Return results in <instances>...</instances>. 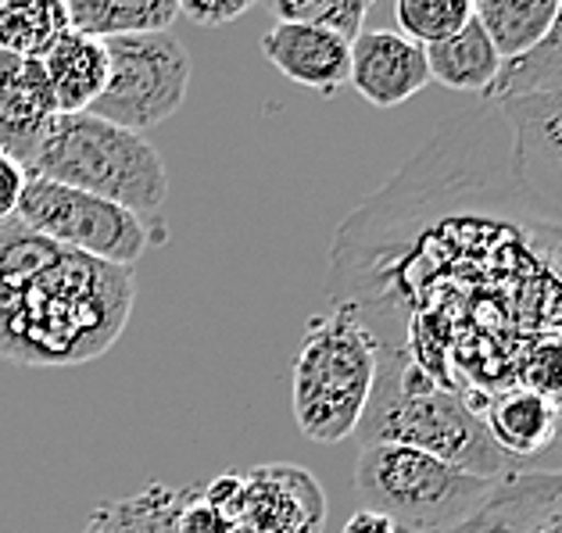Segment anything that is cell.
<instances>
[{
  "label": "cell",
  "mask_w": 562,
  "mask_h": 533,
  "mask_svg": "<svg viewBox=\"0 0 562 533\" xmlns=\"http://www.w3.org/2000/svg\"><path fill=\"white\" fill-rule=\"evenodd\" d=\"M555 11L559 0H473V15L484 25L502 61H513L530 47H538Z\"/></svg>",
  "instance_id": "ac0fdd59"
},
{
  "label": "cell",
  "mask_w": 562,
  "mask_h": 533,
  "mask_svg": "<svg viewBox=\"0 0 562 533\" xmlns=\"http://www.w3.org/2000/svg\"><path fill=\"white\" fill-rule=\"evenodd\" d=\"M176 519H180V490L147 484L130 498L98 504L83 533H180Z\"/></svg>",
  "instance_id": "ffe728a7"
},
{
  "label": "cell",
  "mask_w": 562,
  "mask_h": 533,
  "mask_svg": "<svg viewBox=\"0 0 562 533\" xmlns=\"http://www.w3.org/2000/svg\"><path fill=\"white\" fill-rule=\"evenodd\" d=\"M269 15L277 22L315 25V30L337 33L345 39H359L366 30L369 4L366 0H269Z\"/></svg>",
  "instance_id": "7402d4cb"
},
{
  "label": "cell",
  "mask_w": 562,
  "mask_h": 533,
  "mask_svg": "<svg viewBox=\"0 0 562 533\" xmlns=\"http://www.w3.org/2000/svg\"><path fill=\"white\" fill-rule=\"evenodd\" d=\"M30 175L83 190L140 215L158 243H166L169 172L158 147L140 133L112 126L98 115H58L40 144Z\"/></svg>",
  "instance_id": "3957f363"
},
{
  "label": "cell",
  "mask_w": 562,
  "mask_h": 533,
  "mask_svg": "<svg viewBox=\"0 0 562 533\" xmlns=\"http://www.w3.org/2000/svg\"><path fill=\"white\" fill-rule=\"evenodd\" d=\"M240 476V533H319L326 519V495L305 466L266 462Z\"/></svg>",
  "instance_id": "9c48e42d"
},
{
  "label": "cell",
  "mask_w": 562,
  "mask_h": 533,
  "mask_svg": "<svg viewBox=\"0 0 562 533\" xmlns=\"http://www.w3.org/2000/svg\"><path fill=\"white\" fill-rule=\"evenodd\" d=\"M498 480L462 473L427 451L369 444L355 466L362 509L387 515L397 533H448L465 523Z\"/></svg>",
  "instance_id": "5b68a950"
},
{
  "label": "cell",
  "mask_w": 562,
  "mask_h": 533,
  "mask_svg": "<svg viewBox=\"0 0 562 533\" xmlns=\"http://www.w3.org/2000/svg\"><path fill=\"white\" fill-rule=\"evenodd\" d=\"M373 107H397L430 87L427 47L394 30H362L351 44V79Z\"/></svg>",
  "instance_id": "7c38bea8"
},
{
  "label": "cell",
  "mask_w": 562,
  "mask_h": 533,
  "mask_svg": "<svg viewBox=\"0 0 562 533\" xmlns=\"http://www.w3.org/2000/svg\"><path fill=\"white\" fill-rule=\"evenodd\" d=\"M15 218L68 251L122 269H133L150 243H158L150 226L130 208L83 194V190L40 180V175H30L25 183Z\"/></svg>",
  "instance_id": "52a82bcc"
},
{
  "label": "cell",
  "mask_w": 562,
  "mask_h": 533,
  "mask_svg": "<svg viewBox=\"0 0 562 533\" xmlns=\"http://www.w3.org/2000/svg\"><path fill=\"white\" fill-rule=\"evenodd\" d=\"M133 269L68 251L19 218L0 223V354L19 365H83L133 311Z\"/></svg>",
  "instance_id": "6da1fadb"
},
{
  "label": "cell",
  "mask_w": 562,
  "mask_h": 533,
  "mask_svg": "<svg viewBox=\"0 0 562 533\" xmlns=\"http://www.w3.org/2000/svg\"><path fill=\"white\" fill-rule=\"evenodd\" d=\"M262 54L291 83L334 98L351 79V39L315 25L277 22L262 36Z\"/></svg>",
  "instance_id": "4fadbf2b"
},
{
  "label": "cell",
  "mask_w": 562,
  "mask_h": 533,
  "mask_svg": "<svg viewBox=\"0 0 562 533\" xmlns=\"http://www.w3.org/2000/svg\"><path fill=\"white\" fill-rule=\"evenodd\" d=\"M68 25L76 33L108 39L169 33V25L180 19L176 0H68Z\"/></svg>",
  "instance_id": "2e32d148"
},
{
  "label": "cell",
  "mask_w": 562,
  "mask_h": 533,
  "mask_svg": "<svg viewBox=\"0 0 562 533\" xmlns=\"http://www.w3.org/2000/svg\"><path fill=\"white\" fill-rule=\"evenodd\" d=\"M44 72L50 79L58 112L83 115L108 87V47L101 39L68 30L44 58Z\"/></svg>",
  "instance_id": "5bb4252c"
},
{
  "label": "cell",
  "mask_w": 562,
  "mask_h": 533,
  "mask_svg": "<svg viewBox=\"0 0 562 533\" xmlns=\"http://www.w3.org/2000/svg\"><path fill=\"white\" fill-rule=\"evenodd\" d=\"M427 61L430 79H437L441 87L459 93H480V98H487L505 65L495 44H491V36L484 33V25L476 22V15L456 36L427 47Z\"/></svg>",
  "instance_id": "9a60e30c"
},
{
  "label": "cell",
  "mask_w": 562,
  "mask_h": 533,
  "mask_svg": "<svg viewBox=\"0 0 562 533\" xmlns=\"http://www.w3.org/2000/svg\"><path fill=\"white\" fill-rule=\"evenodd\" d=\"M555 93H562V0L541 44L502 65L487 101L502 104L519 98H555Z\"/></svg>",
  "instance_id": "e0dca14e"
},
{
  "label": "cell",
  "mask_w": 562,
  "mask_h": 533,
  "mask_svg": "<svg viewBox=\"0 0 562 533\" xmlns=\"http://www.w3.org/2000/svg\"><path fill=\"white\" fill-rule=\"evenodd\" d=\"M359 441L362 447L402 444L427 451L484 480H505L516 473L513 458L487 433L484 416H476L459 394L441 387L397 348H380V373L359 422Z\"/></svg>",
  "instance_id": "7a4b0ae2"
},
{
  "label": "cell",
  "mask_w": 562,
  "mask_h": 533,
  "mask_svg": "<svg viewBox=\"0 0 562 533\" xmlns=\"http://www.w3.org/2000/svg\"><path fill=\"white\" fill-rule=\"evenodd\" d=\"M72 30L61 0H4L0 4V50L44 61L54 44Z\"/></svg>",
  "instance_id": "d6986e66"
},
{
  "label": "cell",
  "mask_w": 562,
  "mask_h": 533,
  "mask_svg": "<svg viewBox=\"0 0 562 533\" xmlns=\"http://www.w3.org/2000/svg\"><path fill=\"white\" fill-rule=\"evenodd\" d=\"M25 183H30V169L15 158L0 155V223H11L19 215Z\"/></svg>",
  "instance_id": "d4e9b609"
},
{
  "label": "cell",
  "mask_w": 562,
  "mask_h": 533,
  "mask_svg": "<svg viewBox=\"0 0 562 533\" xmlns=\"http://www.w3.org/2000/svg\"><path fill=\"white\" fill-rule=\"evenodd\" d=\"M340 533H397V526L391 523L387 515H380V512H369V509H359L355 512L348 523H345V530Z\"/></svg>",
  "instance_id": "4316f807"
},
{
  "label": "cell",
  "mask_w": 562,
  "mask_h": 533,
  "mask_svg": "<svg viewBox=\"0 0 562 533\" xmlns=\"http://www.w3.org/2000/svg\"><path fill=\"white\" fill-rule=\"evenodd\" d=\"M248 11H251V0H183L180 4V15L204 25V30L237 22L240 15H248Z\"/></svg>",
  "instance_id": "cb8c5ba5"
},
{
  "label": "cell",
  "mask_w": 562,
  "mask_h": 533,
  "mask_svg": "<svg viewBox=\"0 0 562 533\" xmlns=\"http://www.w3.org/2000/svg\"><path fill=\"white\" fill-rule=\"evenodd\" d=\"M180 533H237V523L226 519L218 509H212L201 498V490H180Z\"/></svg>",
  "instance_id": "603a6c76"
},
{
  "label": "cell",
  "mask_w": 562,
  "mask_h": 533,
  "mask_svg": "<svg viewBox=\"0 0 562 533\" xmlns=\"http://www.w3.org/2000/svg\"><path fill=\"white\" fill-rule=\"evenodd\" d=\"M513 129V183L527 208L562 229V93L502 101Z\"/></svg>",
  "instance_id": "ba28073f"
},
{
  "label": "cell",
  "mask_w": 562,
  "mask_h": 533,
  "mask_svg": "<svg viewBox=\"0 0 562 533\" xmlns=\"http://www.w3.org/2000/svg\"><path fill=\"white\" fill-rule=\"evenodd\" d=\"M104 47L108 87L90 115L144 136L180 112L190 87V54L172 33L122 36Z\"/></svg>",
  "instance_id": "8992f818"
},
{
  "label": "cell",
  "mask_w": 562,
  "mask_h": 533,
  "mask_svg": "<svg viewBox=\"0 0 562 533\" xmlns=\"http://www.w3.org/2000/svg\"><path fill=\"white\" fill-rule=\"evenodd\" d=\"M380 373V344L359 316L340 300L334 311L315 316L294 362V422L315 444H337L359 433L366 405Z\"/></svg>",
  "instance_id": "277c9868"
},
{
  "label": "cell",
  "mask_w": 562,
  "mask_h": 533,
  "mask_svg": "<svg viewBox=\"0 0 562 533\" xmlns=\"http://www.w3.org/2000/svg\"><path fill=\"white\" fill-rule=\"evenodd\" d=\"M237 533H240V530H237Z\"/></svg>",
  "instance_id": "83f0119b"
},
{
  "label": "cell",
  "mask_w": 562,
  "mask_h": 533,
  "mask_svg": "<svg viewBox=\"0 0 562 533\" xmlns=\"http://www.w3.org/2000/svg\"><path fill=\"white\" fill-rule=\"evenodd\" d=\"M448 533H562V466L509 473Z\"/></svg>",
  "instance_id": "30bf717a"
},
{
  "label": "cell",
  "mask_w": 562,
  "mask_h": 533,
  "mask_svg": "<svg viewBox=\"0 0 562 533\" xmlns=\"http://www.w3.org/2000/svg\"><path fill=\"white\" fill-rule=\"evenodd\" d=\"M201 498L218 509L226 519L237 523V512H240V498H244V476L240 473H223L215 476L209 487H201Z\"/></svg>",
  "instance_id": "484cf974"
},
{
  "label": "cell",
  "mask_w": 562,
  "mask_h": 533,
  "mask_svg": "<svg viewBox=\"0 0 562 533\" xmlns=\"http://www.w3.org/2000/svg\"><path fill=\"white\" fill-rule=\"evenodd\" d=\"M473 19V0H397L394 22L402 36L419 47H434L456 36Z\"/></svg>",
  "instance_id": "44dd1931"
},
{
  "label": "cell",
  "mask_w": 562,
  "mask_h": 533,
  "mask_svg": "<svg viewBox=\"0 0 562 533\" xmlns=\"http://www.w3.org/2000/svg\"><path fill=\"white\" fill-rule=\"evenodd\" d=\"M58 115L44 61L0 50V155L30 169Z\"/></svg>",
  "instance_id": "8fae6325"
}]
</instances>
